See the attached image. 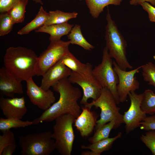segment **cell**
Masks as SVG:
<instances>
[{"mask_svg":"<svg viewBox=\"0 0 155 155\" xmlns=\"http://www.w3.org/2000/svg\"><path fill=\"white\" fill-rule=\"evenodd\" d=\"M141 68L144 80L155 88V65L152 62H149L142 65Z\"/></svg>","mask_w":155,"mask_h":155,"instance_id":"cell-28","label":"cell"},{"mask_svg":"<svg viewBox=\"0 0 155 155\" xmlns=\"http://www.w3.org/2000/svg\"><path fill=\"white\" fill-rule=\"evenodd\" d=\"M26 82V93L33 104L44 111L55 102V97L50 89L47 90H43L35 84L32 78Z\"/></svg>","mask_w":155,"mask_h":155,"instance_id":"cell-12","label":"cell"},{"mask_svg":"<svg viewBox=\"0 0 155 155\" xmlns=\"http://www.w3.org/2000/svg\"><path fill=\"white\" fill-rule=\"evenodd\" d=\"M113 66V61L105 46L103 49L101 62L93 69L92 74L102 88H106L110 91L118 104L120 103L117 90L119 79Z\"/></svg>","mask_w":155,"mask_h":155,"instance_id":"cell-7","label":"cell"},{"mask_svg":"<svg viewBox=\"0 0 155 155\" xmlns=\"http://www.w3.org/2000/svg\"><path fill=\"white\" fill-rule=\"evenodd\" d=\"M0 108L6 118H13L21 119L26 113L27 108L25 98H5L1 96Z\"/></svg>","mask_w":155,"mask_h":155,"instance_id":"cell-13","label":"cell"},{"mask_svg":"<svg viewBox=\"0 0 155 155\" xmlns=\"http://www.w3.org/2000/svg\"><path fill=\"white\" fill-rule=\"evenodd\" d=\"M128 96L130 100V104L127 111L123 115V123L125 124L127 134L140 127V123L146 117V114L141 108L143 93L137 94L135 91H132Z\"/></svg>","mask_w":155,"mask_h":155,"instance_id":"cell-11","label":"cell"},{"mask_svg":"<svg viewBox=\"0 0 155 155\" xmlns=\"http://www.w3.org/2000/svg\"><path fill=\"white\" fill-rule=\"evenodd\" d=\"M123 0H85L92 16L98 18L104 9L109 5H119Z\"/></svg>","mask_w":155,"mask_h":155,"instance_id":"cell-21","label":"cell"},{"mask_svg":"<svg viewBox=\"0 0 155 155\" xmlns=\"http://www.w3.org/2000/svg\"><path fill=\"white\" fill-rule=\"evenodd\" d=\"M71 44L78 45L84 49L91 51L94 48L92 45L88 42L83 36L81 32V27L75 24L67 36Z\"/></svg>","mask_w":155,"mask_h":155,"instance_id":"cell-22","label":"cell"},{"mask_svg":"<svg viewBox=\"0 0 155 155\" xmlns=\"http://www.w3.org/2000/svg\"><path fill=\"white\" fill-rule=\"evenodd\" d=\"M68 78L59 81L52 87L59 94V100L32 121L33 125L55 120L62 115L69 114L77 118L81 112L78 101L82 96L80 89L73 86Z\"/></svg>","mask_w":155,"mask_h":155,"instance_id":"cell-1","label":"cell"},{"mask_svg":"<svg viewBox=\"0 0 155 155\" xmlns=\"http://www.w3.org/2000/svg\"><path fill=\"white\" fill-rule=\"evenodd\" d=\"M22 82L10 73L4 66L0 69V91L2 96L15 97V94L24 93Z\"/></svg>","mask_w":155,"mask_h":155,"instance_id":"cell-15","label":"cell"},{"mask_svg":"<svg viewBox=\"0 0 155 155\" xmlns=\"http://www.w3.org/2000/svg\"><path fill=\"white\" fill-rule=\"evenodd\" d=\"M82 155H97V154L94 151H83L81 153Z\"/></svg>","mask_w":155,"mask_h":155,"instance_id":"cell-37","label":"cell"},{"mask_svg":"<svg viewBox=\"0 0 155 155\" xmlns=\"http://www.w3.org/2000/svg\"><path fill=\"white\" fill-rule=\"evenodd\" d=\"M71 71L66 67L60 60L50 68L42 76L40 87L45 90L61 80L68 78Z\"/></svg>","mask_w":155,"mask_h":155,"instance_id":"cell-14","label":"cell"},{"mask_svg":"<svg viewBox=\"0 0 155 155\" xmlns=\"http://www.w3.org/2000/svg\"><path fill=\"white\" fill-rule=\"evenodd\" d=\"M122 133L119 132L116 136L111 138L109 137L87 146L81 145V148L83 149H89L96 153L97 155H100L104 152L109 150L112 147L114 142L121 138Z\"/></svg>","mask_w":155,"mask_h":155,"instance_id":"cell-19","label":"cell"},{"mask_svg":"<svg viewBox=\"0 0 155 155\" xmlns=\"http://www.w3.org/2000/svg\"><path fill=\"white\" fill-rule=\"evenodd\" d=\"M153 58L154 61H155V55L153 56Z\"/></svg>","mask_w":155,"mask_h":155,"instance_id":"cell-39","label":"cell"},{"mask_svg":"<svg viewBox=\"0 0 155 155\" xmlns=\"http://www.w3.org/2000/svg\"><path fill=\"white\" fill-rule=\"evenodd\" d=\"M76 118L65 114L55 120L51 137L55 140L56 149L61 155H71L75 138L73 125Z\"/></svg>","mask_w":155,"mask_h":155,"instance_id":"cell-4","label":"cell"},{"mask_svg":"<svg viewBox=\"0 0 155 155\" xmlns=\"http://www.w3.org/2000/svg\"><path fill=\"white\" fill-rule=\"evenodd\" d=\"M141 129L147 131L155 130V115L146 117L140 123Z\"/></svg>","mask_w":155,"mask_h":155,"instance_id":"cell-32","label":"cell"},{"mask_svg":"<svg viewBox=\"0 0 155 155\" xmlns=\"http://www.w3.org/2000/svg\"><path fill=\"white\" fill-rule=\"evenodd\" d=\"M38 57L31 49L21 46L9 47L3 58L4 66L18 80L26 81L36 75Z\"/></svg>","mask_w":155,"mask_h":155,"instance_id":"cell-2","label":"cell"},{"mask_svg":"<svg viewBox=\"0 0 155 155\" xmlns=\"http://www.w3.org/2000/svg\"><path fill=\"white\" fill-rule=\"evenodd\" d=\"M106 19L105 38L106 46L111 58H114L119 67L123 70L132 69L133 67L127 57V42L119 30L115 22L112 18L108 9Z\"/></svg>","mask_w":155,"mask_h":155,"instance_id":"cell-3","label":"cell"},{"mask_svg":"<svg viewBox=\"0 0 155 155\" xmlns=\"http://www.w3.org/2000/svg\"><path fill=\"white\" fill-rule=\"evenodd\" d=\"M118 127L116 122L114 120L104 124L95 129L94 135L88 138V141L92 143L107 138L109 137L111 130Z\"/></svg>","mask_w":155,"mask_h":155,"instance_id":"cell-24","label":"cell"},{"mask_svg":"<svg viewBox=\"0 0 155 155\" xmlns=\"http://www.w3.org/2000/svg\"><path fill=\"white\" fill-rule=\"evenodd\" d=\"M141 108L146 114H155V94L152 90H146L143 93Z\"/></svg>","mask_w":155,"mask_h":155,"instance_id":"cell-25","label":"cell"},{"mask_svg":"<svg viewBox=\"0 0 155 155\" xmlns=\"http://www.w3.org/2000/svg\"><path fill=\"white\" fill-rule=\"evenodd\" d=\"M16 148V144L9 145L4 148L1 155H11L15 152Z\"/></svg>","mask_w":155,"mask_h":155,"instance_id":"cell-35","label":"cell"},{"mask_svg":"<svg viewBox=\"0 0 155 155\" xmlns=\"http://www.w3.org/2000/svg\"><path fill=\"white\" fill-rule=\"evenodd\" d=\"M48 17L44 26L63 23L67 22L69 20L76 18L78 13L76 12H66L59 10L50 11Z\"/></svg>","mask_w":155,"mask_h":155,"instance_id":"cell-23","label":"cell"},{"mask_svg":"<svg viewBox=\"0 0 155 155\" xmlns=\"http://www.w3.org/2000/svg\"><path fill=\"white\" fill-rule=\"evenodd\" d=\"M62 63L72 71L81 75L92 73V66L89 63H83L69 51L61 59Z\"/></svg>","mask_w":155,"mask_h":155,"instance_id":"cell-18","label":"cell"},{"mask_svg":"<svg viewBox=\"0 0 155 155\" xmlns=\"http://www.w3.org/2000/svg\"><path fill=\"white\" fill-rule=\"evenodd\" d=\"M80 114L76 118L74 126L83 137H88L92 132L96 125L98 115L84 106Z\"/></svg>","mask_w":155,"mask_h":155,"instance_id":"cell-16","label":"cell"},{"mask_svg":"<svg viewBox=\"0 0 155 155\" xmlns=\"http://www.w3.org/2000/svg\"><path fill=\"white\" fill-rule=\"evenodd\" d=\"M68 79L71 83L77 84L82 88L83 95L80 101L81 104L84 105L88 102L89 99L96 100L100 96L102 87L92 73L81 75L71 71Z\"/></svg>","mask_w":155,"mask_h":155,"instance_id":"cell-9","label":"cell"},{"mask_svg":"<svg viewBox=\"0 0 155 155\" xmlns=\"http://www.w3.org/2000/svg\"><path fill=\"white\" fill-rule=\"evenodd\" d=\"M20 0H0V12H7Z\"/></svg>","mask_w":155,"mask_h":155,"instance_id":"cell-33","label":"cell"},{"mask_svg":"<svg viewBox=\"0 0 155 155\" xmlns=\"http://www.w3.org/2000/svg\"><path fill=\"white\" fill-rule=\"evenodd\" d=\"M32 125V121L28 120L24 121L13 118L5 119L1 117L0 119V130L2 132L11 128L24 127Z\"/></svg>","mask_w":155,"mask_h":155,"instance_id":"cell-26","label":"cell"},{"mask_svg":"<svg viewBox=\"0 0 155 155\" xmlns=\"http://www.w3.org/2000/svg\"><path fill=\"white\" fill-rule=\"evenodd\" d=\"M14 24L12 18L7 13H1L0 15V36H4L12 30Z\"/></svg>","mask_w":155,"mask_h":155,"instance_id":"cell-29","label":"cell"},{"mask_svg":"<svg viewBox=\"0 0 155 155\" xmlns=\"http://www.w3.org/2000/svg\"><path fill=\"white\" fill-rule=\"evenodd\" d=\"M145 2H149L153 5L155 6V0H131L129 3L131 5H137Z\"/></svg>","mask_w":155,"mask_h":155,"instance_id":"cell-36","label":"cell"},{"mask_svg":"<svg viewBox=\"0 0 155 155\" xmlns=\"http://www.w3.org/2000/svg\"><path fill=\"white\" fill-rule=\"evenodd\" d=\"M2 132V135H0V155L5 148L9 145L16 144L14 134L10 129Z\"/></svg>","mask_w":155,"mask_h":155,"instance_id":"cell-30","label":"cell"},{"mask_svg":"<svg viewBox=\"0 0 155 155\" xmlns=\"http://www.w3.org/2000/svg\"><path fill=\"white\" fill-rule=\"evenodd\" d=\"M140 5L148 13L150 21L155 23V7L146 2L142 3Z\"/></svg>","mask_w":155,"mask_h":155,"instance_id":"cell-34","label":"cell"},{"mask_svg":"<svg viewBox=\"0 0 155 155\" xmlns=\"http://www.w3.org/2000/svg\"><path fill=\"white\" fill-rule=\"evenodd\" d=\"M70 44L69 40L51 41L47 48L38 57L35 69L36 75L42 76L50 68L60 60L69 51Z\"/></svg>","mask_w":155,"mask_h":155,"instance_id":"cell-8","label":"cell"},{"mask_svg":"<svg viewBox=\"0 0 155 155\" xmlns=\"http://www.w3.org/2000/svg\"><path fill=\"white\" fill-rule=\"evenodd\" d=\"M116 101L110 91L107 88H102L101 94L98 99L88 102L84 106L91 109L93 106L100 110V119L97 120L95 129L113 120H115L119 127L123 123V115L117 106Z\"/></svg>","mask_w":155,"mask_h":155,"instance_id":"cell-6","label":"cell"},{"mask_svg":"<svg viewBox=\"0 0 155 155\" xmlns=\"http://www.w3.org/2000/svg\"><path fill=\"white\" fill-rule=\"evenodd\" d=\"M73 26V24L67 22L49 26H43L35 30L37 32H42L50 35V41L60 40L62 36L68 34Z\"/></svg>","mask_w":155,"mask_h":155,"instance_id":"cell-17","label":"cell"},{"mask_svg":"<svg viewBox=\"0 0 155 155\" xmlns=\"http://www.w3.org/2000/svg\"><path fill=\"white\" fill-rule=\"evenodd\" d=\"M47 13L41 6L39 11L35 18L20 30L18 34L23 35L29 33L33 30H36L43 26L48 17Z\"/></svg>","mask_w":155,"mask_h":155,"instance_id":"cell-20","label":"cell"},{"mask_svg":"<svg viewBox=\"0 0 155 155\" xmlns=\"http://www.w3.org/2000/svg\"><path fill=\"white\" fill-rule=\"evenodd\" d=\"M113 67L119 79L117 90L119 102L126 101L129 94L139 89L140 83L135 75L139 71L142 65L133 70L127 71L121 69L115 61H113Z\"/></svg>","mask_w":155,"mask_h":155,"instance_id":"cell-10","label":"cell"},{"mask_svg":"<svg viewBox=\"0 0 155 155\" xmlns=\"http://www.w3.org/2000/svg\"><path fill=\"white\" fill-rule=\"evenodd\" d=\"M28 0H20L7 13L14 24L23 22L24 19L25 9Z\"/></svg>","mask_w":155,"mask_h":155,"instance_id":"cell-27","label":"cell"},{"mask_svg":"<svg viewBox=\"0 0 155 155\" xmlns=\"http://www.w3.org/2000/svg\"><path fill=\"white\" fill-rule=\"evenodd\" d=\"M140 139L150 150L152 154L155 155V130L147 131L144 135H142Z\"/></svg>","mask_w":155,"mask_h":155,"instance_id":"cell-31","label":"cell"},{"mask_svg":"<svg viewBox=\"0 0 155 155\" xmlns=\"http://www.w3.org/2000/svg\"><path fill=\"white\" fill-rule=\"evenodd\" d=\"M53 132L47 131L32 133L19 137L22 155H49L55 149Z\"/></svg>","mask_w":155,"mask_h":155,"instance_id":"cell-5","label":"cell"},{"mask_svg":"<svg viewBox=\"0 0 155 155\" xmlns=\"http://www.w3.org/2000/svg\"><path fill=\"white\" fill-rule=\"evenodd\" d=\"M33 1L35 2L36 3H39L41 5L43 4V3L42 2L41 0H32Z\"/></svg>","mask_w":155,"mask_h":155,"instance_id":"cell-38","label":"cell"},{"mask_svg":"<svg viewBox=\"0 0 155 155\" xmlns=\"http://www.w3.org/2000/svg\"><path fill=\"white\" fill-rule=\"evenodd\" d=\"M80 1H82V0H79Z\"/></svg>","mask_w":155,"mask_h":155,"instance_id":"cell-40","label":"cell"}]
</instances>
